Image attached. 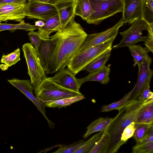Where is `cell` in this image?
I'll return each mask as SVG.
<instances>
[{"instance_id":"6da1fadb","label":"cell","mask_w":153,"mask_h":153,"mask_svg":"<svg viewBox=\"0 0 153 153\" xmlns=\"http://www.w3.org/2000/svg\"><path fill=\"white\" fill-rule=\"evenodd\" d=\"M55 34L57 42L49 61L47 74H52L65 68L88 35L74 18Z\"/></svg>"},{"instance_id":"7a4b0ae2","label":"cell","mask_w":153,"mask_h":153,"mask_svg":"<svg viewBox=\"0 0 153 153\" xmlns=\"http://www.w3.org/2000/svg\"><path fill=\"white\" fill-rule=\"evenodd\" d=\"M146 100L135 99L131 101L113 118L107 131L111 137V141L107 153H116L122 146L120 137L123 129L132 122H134Z\"/></svg>"},{"instance_id":"3957f363","label":"cell","mask_w":153,"mask_h":153,"mask_svg":"<svg viewBox=\"0 0 153 153\" xmlns=\"http://www.w3.org/2000/svg\"><path fill=\"white\" fill-rule=\"evenodd\" d=\"M91 7L86 20L89 24L97 25L106 19L122 12L123 0H89Z\"/></svg>"},{"instance_id":"277c9868","label":"cell","mask_w":153,"mask_h":153,"mask_svg":"<svg viewBox=\"0 0 153 153\" xmlns=\"http://www.w3.org/2000/svg\"><path fill=\"white\" fill-rule=\"evenodd\" d=\"M35 96L39 100H54L82 95L58 85L50 77H46L33 87Z\"/></svg>"},{"instance_id":"5b68a950","label":"cell","mask_w":153,"mask_h":153,"mask_svg":"<svg viewBox=\"0 0 153 153\" xmlns=\"http://www.w3.org/2000/svg\"><path fill=\"white\" fill-rule=\"evenodd\" d=\"M114 40H109L84 51L75 53L70 60L67 68L76 75L102 54L112 49Z\"/></svg>"},{"instance_id":"8992f818","label":"cell","mask_w":153,"mask_h":153,"mask_svg":"<svg viewBox=\"0 0 153 153\" xmlns=\"http://www.w3.org/2000/svg\"><path fill=\"white\" fill-rule=\"evenodd\" d=\"M33 87L47 77L37 51L31 43L24 44L22 48Z\"/></svg>"},{"instance_id":"52a82bcc","label":"cell","mask_w":153,"mask_h":153,"mask_svg":"<svg viewBox=\"0 0 153 153\" xmlns=\"http://www.w3.org/2000/svg\"><path fill=\"white\" fill-rule=\"evenodd\" d=\"M147 22L143 19L136 20L131 24L128 29L120 33L122 36V39L118 44L114 46L113 48L116 49L128 47L135 45L140 42H145L147 36H143L142 32L145 30H147Z\"/></svg>"},{"instance_id":"ba28073f","label":"cell","mask_w":153,"mask_h":153,"mask_svg":"<svg viewBox=\"0 0 153 153\" xmlns=\"http://www.w3.org/2000/svg\"><path fill=\"white\" fill-rule=\"evenodd\" d=\"M124 24L122 17L115 25L106 30L99 33L88 35L84 42L75 53L84 51L109 40L114 39L119 28Z\"/></svg>"},{"instance_id":"9c48e42d","label":"cell","mask_w":153,"mask_h":153,"mask_svg":"<svg viewBox=\"0 0 153 153\" xmlns=\"http://www.w3.org/2000/svg\"><path fill=\"white\" fill-rule=\"evenodd\" d=\"M58 14L53 4L33 0L26 3V16L29 19H37L44 21Z\"/></svg>"},{"instance_id":"30bf717a","label":"cell","mask_w":153,"mask_h":153,"mask_svg":"<svg viewBox=\"0 0 153 153\" xmlns=\"http://www.w3.org/2000/svg\"><path fill=\"white\" fill-rule=\"evenodd\" d=\"M152 61V59L148 56L137 64L138 68L137 80L131 90L130 101L137 99L144 88L147 85H149L153 73V71L150 68Z\"/></svg>"},{"instance_id":"8fae6325","label":"cell","mask_w":153,"mask_h":153,"mask_svg":"<svg viewBox=\"0 0 153 153\" xmlns=\"http://www.w3.org/2000/svg\"><path fill=\"white\" fill-rule=\"evenodd\" d=\"M26 16V3L0 5V23L8 20L20 22Z\"/></svg>"},{"instance_id":"7c38bea8","label":"cell","mask_w":153,"mask_h":153,"mask_svg":"<svg viewBox=\"0 0 153 153\" xmlns=\"http://www.w3.org/2000/svg\"><path fill=\"white\" fill-rule=\"evenodd\" d=\"M53 82L67 89L79 92L82 84L80 79L76 78L75 75L67 68L58 71L52 77H50Z\"/></svg>"},{"instance_id":"4fadbf2b","label":"cell","mask_w":153,"mask_h":153,"mask_svg":"<svg viewBox=\"0 0 153 153\" xmlns=\"http://www.w3.org/2000/svg\"><path fill=\"white\" fill-rule=\"evenodd\" d=\"M122 18L124 23L131 24L136 20L142 19L143 0H123Z\"/></svg>"},{"instance_id":"5bb4252c","label":"cell","mask_w":153,"mask_h":153,"mask_svg":"<svg viewBox=\"0 0 153 153\" xmlns=\"http://www.w3.org/2000/svg\"><path fill=\"white\" fill-rule=\"evenodd\" d=\"M74 3L75 0H57L53 4L57 11L61 27L74 18Z\"/></svg>"},{"instance_id":"9a60e30c","label":"cell","mask_w":153,"mask_h":153,"mask_svg":"<svg viewBox=\"0 0 153 153\" xmlns=\"http://www.w3.org/2000/svg\"><path fill=\"white\" fill-rule=\"evenodd\" d=\"M57 38L54 34L49 39H43L40 47L37 52L45 73L47 74L48 65L56 45Z\"/></svg>"},{"instance_id":"2e32d148","label":"cell","mask_w":153,"mask_h":153,"mask_svg":"<svg viewBox=\"0 0 153 153\" xmlns=\"http://www.w3.org/2000/svg\"><path fill=\"white\" fill-rule=\"evenodd\" d=\"M44 25L38 27L37 33L42 39H49L51 34L57 32L61 28V24L58 14L44 21Z\"/></svg>"},{"instance_id":"e0dca14e","label":"cell","mask_w":153,"mask_h":153,"mask_svg":"<svg viewBox=\"0 0 153 153\" xmlns=\"http://www.w3.org/2000/svg\"><path fill=\"white\" fill-rule=\"evenodd\" d=\"M110 71V67L105 65L100 69L89 73L87 76L80 79V80L82 84L87 82L95 81L106 85L110 80L109 75Z\"/></svg>"},{"instance_id":"ac0fdd59","label":"cell","mask_w":153,"mask_h":153,"mask_svg":"<svg viewBox=\"0 0 153 153\" xmlns=\"http://www.w3.org/2000/svg\"><path fill=\"white\" fill-rule=\"evenodd\" d=\"M113 120V118L108 117H101L95 120L87 127V130L83 135V138H86L95 132L107 131L108 127Z\"/></svg>"},{"instance_id":"d6986e66","label":"cell","mask_w":153,"mask_h":153,"mask_svg":"<svg viewBox=\"0 0 153 153\" xmlns=\"http://www.w3.org/2000/svg\"><path fill=\"white\" fill-rule=\"evenodd\" d=\"M135 123L153 124V98L146 100L139 112Z\"/></svg>"},{"instance_id":"ffe728a7","label":"cell","mask_w":153,"mask_h":153,"mask_svg":"<svg viewBox=\"0 0 153 153\" xmlns=\"http://www.w3.org/2000/svg\"><path fill=\"white\" fill-rule=\"evenodd\" d=\"M85 99L82 94L78 96L54 100L42 101L46 107L53 108H62L69 106L72 104Z\"/></svg>"},{"instance_id":"44dd1931","label":"cell","mask_w":153,"mask_h":153,"mask_svg":"<svg viewBox=\"0 0 153 153\" xmlns=\"http://www.w3.org/2000/svg\"><path fill=\"white\" fill-rule=\"evenodd\" d=\"M91 7L89 0H75V15L81 17L86 21L90 15Z\"/></svg>"},{"instance_id":"7402d4cb","label":"cell","mask_w":153,"mask_h":153,"mask_svg":"<svg viewBox=\"0 0 153 153\" xmlns=\"http://www.w3.org/2000/svg\"><path fill=\"white\" fill-rule=\"evenodd\" d=\"M111 50H109L102 54L84 68L83 70L90 73L104 67L110 56Z\"/></svg>"},{"instance_id":"603a6c76","label":"cell","mask_w":153,"mask_h":153,"mask_svg":"<svg viewBox=\"0 0 153 153\" xmlns=\"http://www.w3.org/2000/svg\"><path fill=\"white\" fill-rule=\"evenodd\" d=\"M111 137L107 131L103 132L100 138L89 153H107Z\"/></svg>"},{"instance_id":"cb8c5ba5","label":"cell","mask_w":153,"mask_h":153,"mask_svg":"<svg viewBox=\"0 0 153 153\" xmlns=\"http://www.w3.org/2000/svg\"><path fill=\"white\" fill-rule=\"evenodd\" d=\"M133 58L134 67L146 59L149 56V51L145 47L143 48L140 45H134L128 47Z\"/></svg>"},{"instance_id":"d4e9b609","label":"cell","mask_w":153,"mask_h":153,"mask_svg":"<svg viewBox=\"0 0 153 153\" xmlns=\"http://www.w3.org/2000/svg\"><path fill=\"white\" fill-rule=\"evenodd\" d=\"M132 91L131 90L126 94L120 100L110 104L102 106L101 109L102 112H108L114 110H117L120 111L126 106L130 102V98Z\"/></svg>"},{"instance_id":"484cf974","label":"cell","mask_w":153,"mask_h":153,"mask_svg":"<svg viewBox=\"0 0 153 153\" xmlns=\"http://www.w3.org/2000/svg\"><path fill=\"white\" fill-rule=\"evenodd\" d=\"M38 27L26 23L23 20L17 24H9L0 23V32L4 30H22L27 31H34Z\"/></svg>"},{"instance_id":"4316f807","label":"cell","mask_w":153,"mask_h":153,"mask_svg":"<svg viewBox=\"0 0 153 153\" xmlns=\"http://www.w3.org/2000/svg\"><path fill=\"white\" fill-rule=\"evenodd\" d=\"M103 132L100 131L87 140L84 141L75 153H89L100 138Z\"/></svg>"},{"instance_id":"83f0119b","label":"cell","mask_w":153,"mask_h":153,"mask_svg":"<svg viewBox=\"0 0 153 153\" xmlns=\"http://www.w3.org/2000/svg\"><path fill=\"white\" fill-rule=\"evenodd\" d=\"M8 81L23 94L26 91L33 92V87L30 80L13 79Z\"/></svg>"},{"instance_id":"f1b7e54d","label":"cell","mask_w":153,"mask_h":153,"mask_svg":"<svg viewBox=\"0 0 153 153\" xmlns=\"http://www.w3.org/2000/svg\"><path fill=\"white\" fill-rule=\"evenodd\" d=\"M142 19L146 22L153 23V0H143Z\"/></svg>"},{"instance_id":"f546056e","label":"cell","mask_w":153,"mask_h":153,"mask_svg":"<svg viewBox=\"0 0 153 153\" xmlns=\"http://www.w3.org/2000/svg\"><path fill=\"white\" fill-rule=\"evenodd\" d=\"M153 124L135 123V131L133 136L137 143L140 142L147 133Z\"/></svg>"},{"instance_id":"4dcf8cb0","label":"cell","mask_w":153,"mask_h":153,"mask_svg":"<svg viewBox=\"0 0 153 153\" xmlns=\"http://www.w3.org/2000/svg\"><path fill=\"white\" fill-rule=\"evenodd\" d=\"M84 141V140L83 139L70 144L57 145L51 148H59L56 151L53 152L54 153H75L82 146Z\"/></svg>"},{"instance_id":"1f68e13d","label":"cell","mask_w":153,"mask_h":153,"mask_svg":"<svg viewBox=\"0 0 153 153\" xmlns=\"http://www.w3.org/2000/svg\"><path fill=\"white\" fill-rule=\"evenodd\" d=\"M20 50L18 48L11 53L2 55L1 62L5 64L7 67H10L20 60Z\"/></svg>"},{"instance_id":"d6a6232c","label":"cell","mask_w":153,"mask_h":153,"mask_svg":"<svg viewBox=\"0 0 153 153\" xmlns=\"http://www.w3.org/2000/svg\"><path fill=\"white\" fill-rule=\"evenodd\" d=\"M133 153H153V142L136 143L133 147Z\"/></svg>"},{"instance_id":"836d02e7","label":"cell","mask_w":153,"mask_h":153,"mask_svg":"<svg viewBox=\"0 0 153 153\" xmlns=\"http://www.w3.org/2000/svg\"><path fill=\"white\" fill-rule=\"evenodd\" d=\"M135 122H133L123 130L120 137V143L122 146L128 140L133 137L135 130Z\"/></svg>"},{"instance_id":"e575fe53","label":"cell","mask_w":153,"mask_h":153,"mask_svg":"<svg viewBox=\"0 0 153 153\" xmlns=\"http://www.w3.org/2000/svg\"><path fill=\"white\" fill-rule=\"evenodd\" d=\"M148 27L147 30L148 35L145 42V45L149 52L153 53V23L147 22Z\"/></svg>"},{"instance_id":"d590c367","label":"cell","mask_w":153,"mask_h":153,"mask_svg":"<svg viewBox=\"0 0 153 153\" xmlns=\"http://www.w3.org/2000/svg\"><path fill=\"white\" fill-rule=\"evenodd\" d=\"M31 43L38 52L40 47L43 39L39 36L37 32L30 31L27 34Z\"/></svg>"},{"instance_id":"8d00e7d4","label":"cell","mask_w":153,"mask_h":153,"mask_svg":"<svg viewBox=\"0 0 153 153\" xmlns=\"http://www.w3.org/2000/svg\"><path fill=\"white\" fill-rule=\"evenodd\" d=\"M138 97V99L142 101L153 98V93L150 91L149 85H147L144 88Z\"/></svg>"},{"instance_id":"74e56055","label":"cell","mask_w":153,"mask_h":153,"mask_svg":"<svg viewBox=\"0 0 153 153\" xmlns=\"http://www.w3.org/2000/svg\"><path fill=\"white\" fill-rule=\"evenodd\" d=\"M153 142V126H152L144 137L139 142L136 143Z\"/></svg>"},{"instance_id":"f35d334b","label":"cell","mask_w":153,"mask_h":153,"mask_svg":"<svg viewBox=\"0 0 153 153\" xmlns=\"http://www.w3.org/2000/svg\"><path fill=\"white\" fill-rule=\"evenodd\" d=\"M28 0H0V5L9 4H26Z\"/></svg>"},{"instance_id":"ab89813d","label":"cell","mask_w":153,"mask_h":153,"mask_svg":"<svg viewBox=\"0 0 153 153\" xmlns=\"http://www.w3.org/2000/svg\"><path fill=\"white\" fill-rule=\"evenodd\" d=\"M44 25V21L39 20L35 22V25L38 27H43Z\"/></svg>"},{"instance_id":"60d3db41","label":"cell","mask_w":153,"mask_h":153,"mask_svg":"<svg viewBox=\"0 0 153 153\" xmlns=\"http://www.w3.org/2000/svg\"><path fill=\"white\" fill-rule=\"evenodd\" d=\"M39 1L50 4H53L57 0H37Z\"/></svg>"},{"instance_id":"b9f144b4","label":"cell","mask_w":153,"mask_h":153,"mask_svg":"<svg viewBox=\"0 0 153 153\" xmlns=\"http://www.w3.org/2000/svg\"><path fill=\"white\" fill-rule=\"evenodd\" d=\"M32 0H28V1H32Z\"/></svg>"}]
</instances>
